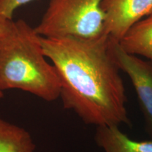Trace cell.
<instances>
[{
    "label": "cell",
    "instance_id": "1",
    "mask_svg": "<svg viewBox=\"0 0 152 152\" xmlns=\"http://www.w3.org/2000/svg\"><path fill=\"white\" fill-rule=\"evenodd\" d=\"M44 54L61 83L60 96L87 124L130 125L120 68L109 49V35L94 39L40 36Z\"/></svg>",
    "mask_w": 152,
    "mask_h": 152
},
{
    "label": "cell",
    "instance_id": "2",
    "mask_svg": "<svg viewBox=\"0 0 152 152\" xmlns=\"http://www.w3.org/2000/svg\"><path fill=\"white\" fill-rule=\"evenodd\" d=\"M45 57L35 28L23 20H11L0 37V90L18 89L47 102L57 99L60 80Z\"/></svg>",
    "mask_w": 152,
    "mask_h": 152
},
{
    "label": "cell",
    "instance_id": "3",
    "mask_svg": "<svg viewBox=\"0 0 152 152\" xmlns=\"http://www.w3.org/2000/svg\"><path fill=\"white\" fill-rule=\"evenodd\" d=\"M102 0H50L35 28L44 37H73L94 39L106 35Z\"/></svg>",
    "mask_w": 152,
    "mask_h": 152
},
{
    "label": "cell",
    "instance_id": "4",
    "mask_svg": "<svg viewBox=\"0 0 152 152\" xmlns=\"http://www.w3.org/2000/svg\"><path fill=\"white\" fill-rule=\"evenodd\" d=\"M109 49L120 70L131 80L145 119L147 132L152 137V62L128 54L123 50L119 42L109 36Z\"/></svg>",
    "mask_w": 152,
    "mask_h": 152
},
{
    "label": "cell",
    "instance_id": "5",
    "mask_svg": "<svg viewBox=\"0 0 152 152\" xmlns=\"http://www.w3.org/2000/svg\"><path fill=\"white\" fill-rule=\"evenodd\" d=\"M101 7L105 33L118 42L136 23L152 14V0H102Z\"/></svg>",
    "mask_w": 152,
    "mask_h": 152
},
{
    "label": "cell",
    "instance_id": "6",
    "mask_svg": "<svg viewBox=\"0 0 152 152\" xmlns=\"http://www.w3.org/2000/svg\"><path fill=\"white\" fill-rule=\"evenodd\" d=\"M94 140L104 152H152V140H131L118 125L96 126Z\"/></svg>",
    "mask_w": 152,
    "mask_h": 152
},
{
    "label": "cell",
    "instance_id": "7",
    "mask_svg": "<svg viewBox=\"0 0 152 152\" xmlns=\"http://www.w3.org/2000/svg\"><path fill=\"white\" fill-rule=\"evenodd\" d=\"M119 43L128 54L144 56L152 62V14L132 26Z\"/></svg>",
    "mask_w": 152,
    "mask_h": 152
},
{
    "label": "cell",
    "instance_id": "8",
    "mask_svg": "<svg viewBox=\"0 0 152 152\" xmlns=\"http://www.w3.org/2000/svg\"><path fill=\"white\" fill-rule=\"evenodd\" d=\"M30 133L0 118V152H35Z\"/></svg>",
    "mask_w": 152,
    "mask_h": 152
},
{
    "label": "cell",
    "instance_id": "9",
    "mask_svg": "<svg viewBox=\"0 0 152 152\" xmlns=\"http://www.w3.org/2000/svg\"><path fill=\"white\" fill-rule=\"evenodd\" d=\"M33 0H0V19L12 20L14 11Z\"/></svg>",
    "mask_w": 152,
    "mask_h": 152
},
{
    "label": "cell",
    "instance_id": "10",
    "mask_svg": "<svg viewBox=\"0 0 152 152\" xmlns=\"http://www.w3.org/2000/svg\"><path fill=\"white\" fill-rule=\"evenodd\" d=\"M11 20H3V19H0V37H2L7 33Z\"/></svg>",
    "mask_w": 152,
    "mask_h": 152
},
{
    "label": "cell",
    "instance_id": "11",
    "mask_svg": "<svg viewBox=\"0 0 152 152\" xmlns=\"http://www.w3.org/2000/svg\"><path fill=\"white\" fill-rule=\"evenodd\" d=\"M4 96V94H3V91H1V90H0V99H1Z\"/></svg>",
    "mask_w": 152,
    "mask_h": 152
}]
</instances>
